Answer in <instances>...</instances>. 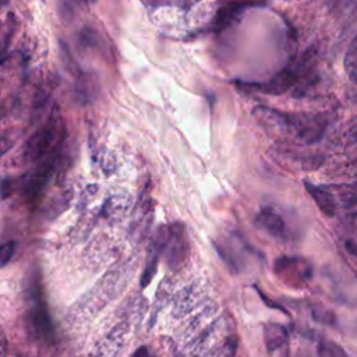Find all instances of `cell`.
<instances>
[{
	"label": "cell",
	"mask_w": 357,
	"mask_h": 357,
	"mask_svg": "<svg viewBox=\"0 0 357 357\" xmlns=\"http://www.w3.org/2000/svg\"><path fill=\"white\" fill-rule=\"evenodd\" d=\"M304 184H305L308 194L314 198V201H315L317 206L321 209V212L326 216H333L335 211H336L335 195L322 185H315L308 181H305Z\"/></svg>",
	"instance_id": "30bf717a"
},
{
	"label": "cell",
	"mask_w": 357,
	"mask_h": 357,
	"mask_svg": "<svg viewBox=\"0 0 357 357\" xmlns=\"http://www.w3.org/2000/svg\"><path fill=\"white\" fill-rule=\"evenodd\" d=\"M289 339V332L287 329L276 322H271L265 325L264 328V340L268 351H275L279 350L286 344Z\"/></svg>",
	"instance_id": "7c38bea8"
},
{
	"label": "cell",
	"mask_w": 357,
	"mask_h": 357,
	"mask_svg": "<svg viewBox=\"0 0 357 357\" xmlns=\"http://www.w3.org/2000/svg\"><path fill=\"white\" fill-rule=\"evenodd\" d=\"M201 298V289L192 286H187L183 289L174 298L173 303V314L176 317H183L185 315L194 305L195 303Z\"/></svg>",
	"instance_id": "8fae6325"
},
{
	"label": "cell",
	"mask_w": 357,
	"mask_h": 357,
	"mask_svg": "<svg viewBox=\"0 0 357 357\" xmlns=\"http://www.w3.org/2000/svg\"><path fill=\"white\" fill-rule=\"evenodd\" d=\"M166 227L167 226H162L158 231V234L155 236L152 244H151V248L148 251V258H146V262H145V268L142 271V275H141V280H139V284L141 287H145L148 286L155 273H156V269H158V261H159V257L162 254V247H163V240H165V236H166Z\"/></svg>",
	"instance_id": "9c48e42d"
},
{
	"label": "cell",
	"mask_w": 357,
	"mask_h": 357,
	"mask_svg": "<svg viewBox=\"0 0 357 357\" xmlns=\"http://www.w3.org/2000/svg\"><path fill=\"white\" fill-rule=\"evenodd\" d=\"M245 7L244 3H230L223 7H220L215 15L213 20V28L215 29H222L226 25H229Z\"/></svg>",
	"instance_id": "4fadbf2b"
},
{
	"label": "cell",
	"mask_w": 357,
	"mask_h": 357,
	"mask_svg": "<svg viewBox=\"0 0 357 357\" xmlns=\"http://www.w3.org/2000/svg\"><path fill=\"white\" fill-rule=\"evenodd\" d=\"M312 317L315 321L321 322V324H326V325H335L336 318L331 311L326 310H312Z\"/></svg>",
	"instance_id": "ffe728a7"
},
{
	"label": "cell",
	"mask_w": 357,
	"mask_h": 357,
	"mask_svg": "<svg viewBox=\"0 0 357 357\" xmlns=\"http://www.w3.org/2000/svg\"><path fill=\"white\" fill-rule=\"evenodd\" d=\"M344 68L349 75V79L354 84L357 78V49H356V38L351 39L349 49L344 57Z\"/></svg>",
	"instance_id": "5bb4252c"
},
{
	"label": "cell",
	"mask_w": 357,
	"mask_h": 357,
	"mask_svg": "<svg viewBox=\"0 0 357 357\" xmlns=\"http://www.w3.org/2000/svg\"><path fill=\"white\" fill-rule=\"evenodd\" d=\"M339 197H340V202L343 206L346 208H354L356 205V192H354V187H346V190H342L339 192Z\"/></svg>",
	"instance_id": "ac0fdd59"
},
{
	"label": "cell",
	"mask_w": 357,
	"mask_h": 357,
	"mask_svg": "<svg viewBox=\"0 0 357 357\" xmlns=\"http://www.w3.org/2000/svg\"><path fill=\"white\" fill-rule=\"evenodd\" d=\"M13 141L8 137H3L0 138V155H3L6 151H8L11 148Z\"/></svg>",
	"instance_id": "603a6c76"
},
{
	"label": "cell",
	"mask_w": 357,
	"mask_h": 357,
	"mask_svg": "<svg viewBox=\"0 0 357 357\" xmlns=\"http://www.w3.org/2000/svg\"><path fill=\"white\" fill-rule=\"evenodd\" d=\"M6 351H7V337L3 328L0 326V356L6 354Z\"/></svg>",
	"instance_id": "cb8c5ba5"
},
{
	"label": "cell",
	"mask_w": 357,
	"mask_h": 357,
	"mask_svg": "<svg viewBox=\"0 0 357 357\" xmlns=\"http://www.w3.org/2000/svg\"><path fill=\"white\" fill-rule=\"evenodd\" d=\"M346 244H347L346 247H347V250L350 251V254H351V255H356V250H354V243H353V241L350 240V241H346Z\"/></svg>",
	"instance_id": "d4e9b609"
},
{
	"label": "cell",
	"mask_w": 357,
	"mask_h": 357,
	"mask_svg": "<svg viewBox=\"0 0 357 357\" xmlns=\"http://www.w3.org/2000/svg\"><path fill=\"white\" fill-rule=\"evenodd\" d=\"M315 49H308L301 59L293 64L286 67L284 70H282L279 74H276L269 82L266 84H244V86L247 88H252L254 91L262 92V93H268V95H280L283 92H286L287 89H290L300 78V75L303 73H305L314 63L315 60Z\"/></svg>",
	"instance_id": "7a4b0ae2"
},
{
	"label": "cell",
	"mask_w": 357,
	"mask_h": 357,
	"mask_svg": "<svg viewBox=\"0 0 357 357\" xmlns=\"http://www.w3.org/2000/svg\"><path fill=\"white\" fill-rule=\"evenodd\" d=\"M245 243L234 233L229 240H222L220 243H215V248L223 262L231 269V272L238 273L243 269V252L245 251Z\"/></svg>",
	"instance_id": "8992f818"
},
{
	"label": "cell",
	"mask_w": 357,
	"mask_h": 357,
	"mask_svg": "<svg viewBox=\"0 0 357 357\" xmlns=\"http://www.w3.org/2000/svg\"><path fill=\"white\" fill-rule=\"evenodd\" d=\"M139 354H145V356H148V351H146V349L145 347H141L139 350H137L132 356H139Z\"/></svg>",
	"instance_id": "484cf974"
},
{
	"label": "cell",
	"mask_w": 357,
	"mask_h": 357,
	"mask_svg": "<svg viewBox=\"0 0 357 357\" xmlns=\"http://www.w3.org/2000/svg\"><path fill=\"white\" fill-rule=\"evenodd\" d=\"M255 223L276 240H284L287 237V229L283 218L272 208H262L255 218Z\"/></svg>",
	"instance_id": "ba28073f"
},
{
	"label": "cell",
	"mask_w": 357,
	"mask_h": 357,
	"mask_svg": "<svg viewBox=\"0 0 357 357\" xmlns=\"http://www.w3.org/2000/svg\"><path fill=\"white\" fill-rule=\"evenodd\" d=\"M59 11L63 20L71 21L74 17V8L70 0H59Z\"/></svg>",
	"instance_id": "44dd1931"
},
{
	"label": "cell",
	"mask_w": 357,
	"mask_h": 357,
	"mask_svg": "<svg viewBox=\"0 0 357 357\" xmlns=\"http://www.w3.org/2000/svg\"><path fill=\"white\" fill-rule=\"evenodd\" d=\"M8 0H0V6H7Z\"/></svg>",
	"instance_id": "4316f807"
},
{
	"label": "cell",
	"mask_w": 357,
	"mask_h": 357,
	"mask_svg": "<svg viewBox=\"0 0 357 357\" xmlns=\"http://www.w3.org/2000/svg\"><path fill=\"white\" fill-rule=\"evenodd\" d=\"M64 139V126L57 113L52 116L28 138L24 156L28 162H39L45 156L59 151Z\"/></svg>",
	"instance_id": "6da1fadb"
},
{
	"label": "cell",
	"mask_w": 357,
	"mask_h": 357,
	"mask_svg": "<svg viewBox=\"0 0 357 357\" xmlns=\"http://www.w3.org/2000/svg\"><path fill=\"white\" fill-rule=\"evenodd\" d=\"M190 251V241L183 223L176 222L166 227V236L163 240L162 252L165 255L166 265L170 269H177L185 259Z\"/></svg>",
	"instance_id": "3957f363"
},
{
	"label": "cell",
	"mask_w": 357,
	"mask_h": 357,
	"mask_svg": "<svg viewBox=\"0 0 357 357\" xmlns=\"http://www.w3.org/2000/svg\"><path fill=\"white\" fill-rule=\"evenodd\" d=\"M169 290H170V284L167 280L162 282L160 287H159V291H158V296H156V305L155 308L152 310V317H151V321H149V326H153V322H155V317L158 315V311L163 307L165 301L167 300V294H169Z\"/></svg>",
	"instance_id": "2e32d148"
},
{
	"label": "cell",
	"mask_w": 357,
	"mask_h": 357,
	"mask_svg": "<svg viewBox=\"0 0 357 357\" xmlns=\"http://www.w3.org/2000/svg\"><path fill=\"white\" fill-rule=\"evenodd\" d=\"M254 117L259 124L271 134L278 135H291L294 132L296 114H287L266 106H258L252 110Z\"/></svg>",
	"instance_id": "5b68a950"
},
{
	"label": "cell",
	"mask_w": 357,
	"mask_h": 357,
	"mask_svg": "<svg viewBox=\"0 0 357 357\" xmlns=\"http://www.w3.org/2000/svg\"><path fill=\"white\" fill-rule=\"evenodd\" d=\"M98 42V35L95 31L92 29H84L81 31L79 33V43L84 46V47H93Z\"/></svg>",
	"instance_id": "d6986e66"
},
{
	"label": "cell",
	"mask_w": 357,
	"mask_h": 357,
	"mask_svg": "<svg viewBox=\"0 0 357 357\" xmlns=\"http://www.w3.org/2000/svg\"><path fill=\"white\" fill-rule=\"evenodd\" d=\"M273 271L284 284L291 287H301L312 278V266L301 257H279Z\"/></svg>",
	"instance_id": "277c9868"
},
{
	"label": "cell",
	"mask_w": 357,
	"mask_h": 357,
	"mask_svg": "<svg viewBox=\"0 0 357 357\" xmlns=\"http://www.w3.org/2000/svg\"><path fill=\"white\" fill-rule=\"evenodd\" d=\"M29 322L32 332L45 340H49L53 336V326L47 312V308L40 298V294L35 296V305L29 311Z\"/></svg>",
	"instance_id": "52a82bcc"
},
{
	"label": "cell",
	"mask_w": 357,
	"mask_h": 357,
	"mask_svg": "<svg viewBox=\"0 0 357 357\" xmlns=\"http://www.w3.org/2000/svg\"><path fill=\"white\" fill-rule=\"evenodd\" d=\"M158 1L167 3V4H170V6H174V7H178V8H183V10H188L191 6L197 4L199 0H158Z\"/></svg>",
	"instance_id": "7402d4cb"
},
{
	"label": "cell",
	"mask_w": 357,
	"mask_h": 357,
	"mask_svg": "<svg viewBox=\"0 0 357 357\" xmlns=\"http://www.w3.org/2000/svg\"><path fill=\"white\" fill-rule=\"evenodd\" d=\"M318 354L324 357H347V353L339 344L325 339L318 343Z\"/></svg>",
	"instance_id": "9a60e30c"
},
{
	"label": "cell",
	"mask_w": 357,
	"mask_h": 357,
	"mask_svg": "<svg viewBox=\"0 0 357 357\" xmlns=\"http://www.w3.org/2000/svg\"><path fill=\"white\" fill-rule=\"evenodd\" d=\"M14 251H15V243L14 241H8V243L0 245V269L11 261V258L14 255Z\"/></svg>",
	"instance_id": "e0dca14e"
}]
</instances>
